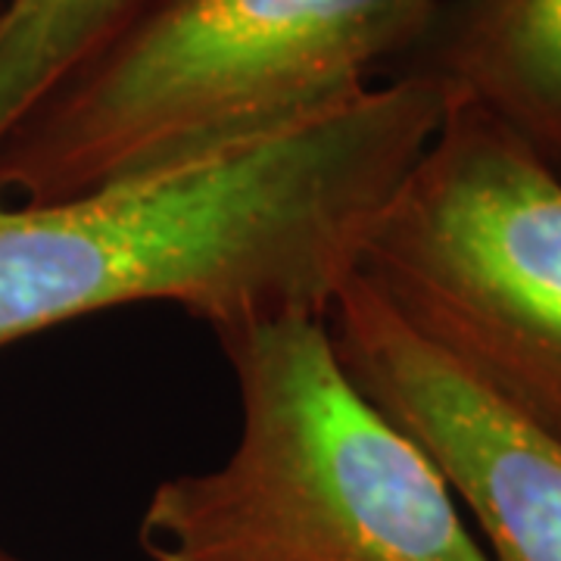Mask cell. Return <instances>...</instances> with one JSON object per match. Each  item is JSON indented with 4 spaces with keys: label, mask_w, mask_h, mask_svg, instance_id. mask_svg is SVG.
<instances>
[{
    "label": "cell",
    "mask_w": 561,
    "mask_h": 561,
    "mask_svg": "<svg viewBox=\"0 0 561 561\" xmlns=\"http://www.w3.org/2000/svg\"><path fill=\"white\" fill-rule=\"evenodd\" d=\"M449 0H175L0 140V203L172 172L334 113L393 76Z\"/></svg>",
    "instance_id": "2"
},
{
    "label": "cell",
    "mask_w": 561,
    "mask_h": 561,
    "mask_svg": "<svg viewBox=\"0 0 561 561\" xmlns=\"http://www.w3.org/2000/svg\"><path fill=\"white\" fill-rule=\"evenodd\" d=\"M343 368L481 524L490 561H561V440L415 337L353 272L328 309Z\"/></svg>",
    "instance_id": "5"
},
{
    "label": "cell",
    "mask_w": 561,
    "mask_h": 561,
    "mask_svg": "<svg viewBox=\"0 0 561 561\" xmlns=\"http://www.w3.org/2000/svg\"><path fill=\"white\" fill-rule=\"evenodd\" d=\"M241 437L162 481L138 524L150 561H490L440 471L353 383L328 316L216 331Z\"/></svg>",
    "instance_id": "3"
},
{
    "label": "cell",
    "mask_w": 561,
    "mask_h": 561,
    "mask_svg": "<svg viewBox=\"0 0 561 561\" xmlns=\"http://www.w3.org/2000/svg\"><path fill=\"white\" fill-rule=\"evenodd\" d=\"M356 275L415 337L561 440V172L505 122L449 94Z\"/></svg>",
    "instance_id": "4"
},
{
    "label": "cell",
    "mask_w": 561,
    "mask_h": 561,
    "mask_svg": "<svg viewBox=\"0 0 561 561\" xmlns=\"http://www.w3.org/2000/svg\"><path fill=\"white\" fill-rule=\"evenodd\" d=\"M393 76L481 103L561 172V0H449Z\"/></svg>",
    "instance_id": "6"
},
{
    "label": "cell",
    "mask_w": 561,
    "mask_h": 561,
    "mask_svg": "<svg viewBox=\"0 0 561 561\" xmlns=\"http://www.w3.org/2000/svg\"><path fill=\"white\" fill-rule=\"evenodd\" d=\"M0 561H25L20 556H13V552H7V549H0Z\"/></svg>",
    "instance_id": "8"
},
{
    "label": "cell",
    "mask_w": 561,
    "mask_h": 561,
    "mask_svg": "<svg viewBox=\"0 0 561 561\" xmlns=\"http://www.w3.org/2000/svg\"><path fill=\"white\" fill-rule=\"evenodd\" d=\"M175 0H0V140L60 81Z\"/></svg>",
    "instance_id": "7"
},
{
    "label": "cell",
    "mask_w": 561,
    "mask_h": 561,
    "mask_svg": "<svg viewBox=\"0 0 561 561\" xmlns=\"http://www.w3.org/2000/svg\"><path fill=\"white\" fill-rule=\"evenodd\" d=\"M446 103L443 81L393 76L231 153L69 201L0 203V350L138 302L181 306L213 334L328 316Z\"/></svg>",
    "instance_id": "1"
}]
</instances>
